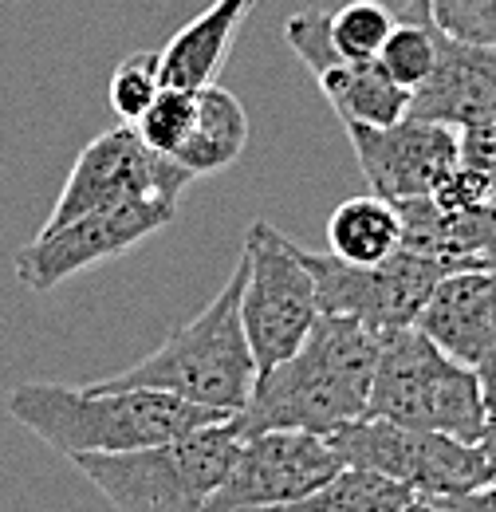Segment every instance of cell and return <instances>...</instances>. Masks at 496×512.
Wrapping results in <instances>:
<instances>
[{
	"label": "cell",
	"instance_id": "1",
	"mask_svg": "<svg viewBox=\"0 0 496 512\" xmlns=\"http://www.w3.org/2000/svg\"><path fill=\"white\" fill-rule=\"evenodd\" d=\"M378 343L382 331L367 323L319 312L308 339L256 375L248 402L229 422L241 438L260 430H308L327 438L339 426L367 418Z\"/></svg>",
	"mask_w": 496,
	"mask_h": 512
},
{
	"label": "cell",
	"instance_id": "2",
	"mask_svg": "<svg viewBox=\"0 0 496 512\" xmlns=\"http://www.w3.org/2000/svg\"><path fill=\"white\" fill-rule=\"evenodd\" d=\"M8 414L63 457L158 446L229 418L166 390L99 383H24L8 394Z\"/></svg>",
	"mask_w": 496,
	"mask_h": 512
},
{
	"label": "cell",
	"instance_id": "3",
	"mask_svg": "<svg viewBox=\"0 0 496 512\" xmlns=\"http://www.w3.org/2000/svg\"><path fill=\"white\" fill-rule=\"evenodd\" d=\"M245 276L248 264L241 256L225 288L205 304V312L174 327L166 343L154 347L146 359L130 363L111 379H99V386H150L233 418L256 383V359L241 323Z\"/></svg>",
	"mask_w": 496,
	"mask_h": 512
},
{
	"label": "cell",
	"instance_id": "4",
	"mask_svg": "<svg viewBox=\"0 0 496 512\" xmlns=\"http://www.w3.org/2000/svg\"><path fill=\"white\" fill-rule=\"evenodd\" d=\"M241 434L229 418L126 453H79L75 469L119 512H201L229 477Z\"/></svg>",
	"mask_w": 496,
	"mask_h": 512
},
{
	"label": "cell",
	"instance_id": "5",
	"mask_svg": "<svg viewBox=\"0 0 496 512\" xmlns=\"http://www.w3.org/2000/svg\"><path fill=\"white\" fill-rule=\"evenodd\" d=\"M367 414L402 426L441 430L461 442H481L489 426L477 371L445 355L414 323L382 331Z\"/></svg>",
	"mask_w": 496,
	"mask_h": 512
},
{
	"label": "cell",
	"instance_id": "6",
	"mask_svg": "<svg viewBox=\"0 0 496 512\" xmlns=\"http://www.w3.org/2000/svg\"><path fill=\"white\" fill-rule=\"evenodd\" d=\"M343 465L374 469L398 485H406L414 497H457L469 489L489 485V461L477 442L449 438L441 430L402 426L390 418H359L327 434Z\"/></svg>",
	"mask_w": 496,
	"mask_h": 512
},
{
	"label": "cell",
	"instance_id": "7",
	"mask_svg": "<svg viewBox=\"0 0 496 512\" xmlns=\"http://www.w3.org/2000/svg\"><path fill=\"white\" fill-rule=\"evenodd\" d=\"M245 292L241 323L256 359V375L288 359L319 320V284L300 256V245L288 241L268 221H252L245 233Z\"/></svg>",
	"mask_w": 496,
	"mask_h": 512
},
{
	"label": "cell",
	"instance_id": "8",
	"mask_svg": "<svg viewBox=\"0 0 496 512\" xmlns=\"http://www.w3.org/2000/svg\"><path fill=\"white\" fill-rule=\"evenodd\" d=\"M189 182H193V174L178 158L150 150L142 142V134L130 123H123L83 146L44 229H60L91 209L123 205V201H138V197H158V201L178 205Z\"/></svg>",
	"mask_w": 496,
	"mask_h": 512
},
{
	"label": "cell",
	"instance_id": "9",
	"mask_svg": "<svg viewBox=\"0 0 496 512\" xmlns=\"http://www.w3.org/2000/svg\"><path fill=\"white\" fill-rule=\"evenodd\" d=\"M304 264L319 284V312L351 316L374 331L410 327L426 308L434 284L445 268L426 253L398 249L378 264H351L335 253H308L300 249Z\"/></svg>",
	"mask_w": 496,
	"mask_h": 512
},
{
	"label": "cell",
	"instance_id": "10",
	"mask_svg": "<svg viewBox=\"0 0 496 512\" xmlns=\"http://www.w3.org/2000/svg\"><path fill=\"white\" fill-rule=\"evenodd\" d=\"M174 213H178V205H170V201L138 197V201H123V205L91 209L60 229H40L16 253V280L32 292H48L99 260L130 253L134 245H142L146 237L166 229L174 221Z\"/></svg>",
	"mask_w": 496,
	"mask_h": 512
},
{
	"label": "cell",
	"instance_id": "11",
	"mask_svg": "<svg viewBox=\"0 0 496 512\" xmlns=\"http://www.w3.org/2000/svg\"><path fill=\"white\" fill-rule=\"evenodd\" d=\"M339 469H343V457L323 434L260 430L241 442V453H237L229 477L205 501L201 512H256L288 505L311 489H319Z\"/></svg>",
	"mask_w": 496,
	"mask_h": 512
},
{
	"label": "cell",
	"instance_id": "12",
	"mask_svg": "<svg viewBox=\"0 0 496 512\" xmlns=\"http://www.w3.org/2000/svg\"><path fill=\"white\" fill-rule=\"evenodd\" d=\"M343 127L371 193L386 201L430 197L461 166L457 130L445 123L406 115L390 127H367V123H343Z\"/></svg>",
	"mask_w": 496,
	"mask_h": 512
},
{
	"label": "cell",
	"instance_id": "13",
	"mask_svg": "<svg viewBox=\"0 0 496 512\" xmlns=\"http://www.w3.org/2000/svg\"><path fill=\"white\" fill-rule=\"evenodd\" d=\"M422 4V0H418ZM410 115L461 130L496 115V44H469L437 28V60L414 91Z\"/></svg>",
	"mask_w": 496,
	"mask_h": 512
},
{
	"label": "cell",
	"instance_id": "14",
	"mask_svg": "<svg viewBox=\"0 0 496 512\" xmlns=\"http://www.w3.org/2000/svg\"><path fill=\"white\" fill-rule=\"evenodd\" d=\"M414 327L457 363L477 367L496 347V276L489 268L445 272Z\"/></svg>",
	"mask_w": 496,
	"mask_h": 512
},
{
	"label": "cell",
	"instance_id": "15",
	"mask_svg": "<svg viewBox=\"0 0 496 512\" xmlns=\"http://www.w3.org/2000/svg\"><path fill=\"white\" fill-rule=\"evenodd\" d=\"M252 8H256V0H213L186 28H178L170 36V44L158 52L162 87L201 91V87L217 83L221 67L229 60V48Z\"/></svg>",
	"mask_w": 496,
	"mask_h": 512
},
{
	"label": "cell",
	"instance_id": "16",
	"mask_svg": "<svg viewBox=\"0 0 496 512\" xmlns=\"http://www.w3.org/2000/svg\"><path fill=\"white\" fill-rule=\"evenodd\" d=\"M319 91L335 107L343 123H367V127H390L410 115L414 91L402 87L378 60H335L327 71L315 75Z\"/></svg>",
	"mask_w": 496,
	"mask_h": 512
},
{
	"label": "cell",
	"instance_id": "17",
	"mask_svg": "<svg viewBox=\"0 0 496 512\" xmlns=\"http://www.w3.org/2000/svg\"><path fill=\"white\" fill-rule=\"evenodd\" d=\"M248 146V111L241 99L217 83L197 91V123L174 154L193 178H209L229 170Z\"/></svg>",
	"mask_w": 496,
	"mask_h": 512
},
{
	"label": "cell",
	"instance_id": "18",
	"mask_svg": "<svg viewBox=\"0 0 496 512\" xmlns=\"http://www.w3.org/2000/svg\"><path fill=\"white\" fill-rule=\"evenodd\" d=\"M327 241H331V253L351 260V264H378V260L394 256L402 249L398 205L378 193L347 197L343 205H335V213L327 221Z\"/></svg>",
	"mask_w": 496,
	"mask_h": 512
},
{
	"label": "cell",
	"instance_id": "19",
	"mask_svg": "<svg viewBox=\"0 0 496 512\" xmlns=\"http://www.w3.org/2000/svg\"><path fill=\"white\" fill-rule=\"evenodd\" d=\"M414 501V493L374 469L359 465H343L335 477H327L319 489H311L304 497L288 501V505H272V509L256 512H398Z\"/></svg>",
	"mask_w": 496,
	"mask_h": 512
},
{
	"label": "cell",
	"instance_id": "20",
	"mask_svg": "<svg viewBox=\"0 0 496 512\" xmlns=\"http://www.w3.org/2000/svg\"><path fill=\"white\" fill-rule=\"evenodd\" d=\"M434 60H437V24L430 20V12L414 0V4L406 8V16L394 24L390 40L382 44L378 64L386 67L402 87L418 91V87L430 79Z\"/></svg>",
	"mask_w": 496,
	"mask_h": 512
},
{
	"label": "cell",
	"instance_id": "21",
	"mask_svg": "<svg viewBox=\"0 0 496 512\" xmlns=\"http://www.w3.org/2000/svg\"><path fill=\"white\" fill-rule=\"evenodd\" d=\"M394 24L398 20L382 0H351L331 12V40L347 60H378Z\"/></svg>",
	"mask_w": 496,
	"mask_h": 512
},
{
	"label": "cell",
	"instance_id": "22",
	"mask_svg": "<svg viewBox=\"0 0 496 512\" xmlns=\"http://www.w3.org/2000/svg\"><path fill=\"white\" fill-rule=\"evenodd\" d=\"M197 123V91L186 87H162L154 95V103L146 107V115L134 123V130L142 134V142L158 154H178L182 142L189 138V130Z\"/></svg>",
	"mask_w": 496,
	"mask_h": 512
},
{
	"label": "cell",
	"instance_id": "23",
	"mask_svg": "<svg viewBox=\"0 0 496 512\" xmlns=\"http://www.w3.org/2000/svg\"><path fill=\"white\" fill-rule=\"evenodd\" d=\"M162 91V60L158 52H134L111 75V107L123 123H138L146 115V107L154 103V95Z\"/></svg>",
	"mask_w": 496,
	"mask_h": 512
},
{
	"label": "cell",
	"instance_id": "24",
	"mask_svg": "<svg viewBox=\"0 0 496 512\" xmlns=\"http://www.w3.org/2000/svg\"><path fill=\"white\" fill-rule=\"evenodd\" d=\"M441 32L469 40V44H496V0H422Z\"/></svg>",
	"mask_w": 496,
	"mask_h": 512
},
{
	"label": "cell",
	"instance_id": "25",
	"mask_svg": "<svg viewBox=\"0 0 496 512\" xmlns=\"http://www.w3.org/2000/svg\"><path fill=\"white\" fill-rule=\"evenodd\" d=\"M284 40H288V48L300 56V64L308 67L311 75L327 71L335 60H343V52H339L335 40H331V16L319 12V8L296 12V16L284 24Z\"/></svg>",
	"mask_w": 496,
	"mask_h": 512
},
{
	"label": "cell",
	"instance_id": "26",
	"mask_svg": "<svg viewBox=\"0 0 496 512\" xmlns=\"http://www.w3.org/2000/svg\"><path fill=\"white\" fill-rule=\"evenodd\" d=\"M493 193H496V186L489 182V178H481V174L469 170V166H457V170H453L430 197L437 201V209H445V213H465V209L489 205Z\"/></svg>",
	"mask_w": 496,
	"mask_h": 512
},
{
	"label": "cell",
	"instance_id": "27",
	"mask_svg": "<svg viewBox=\"0 0 496 512\" xmlns=\"http://www.w3.org/2000/svg\"><path fill=\"white\" fill-rule=\"evenodd\" d=\"M457 158L496 186V115L457 130Z\"/></svg>",
	"mask_w": 496,
	"mask_h": 512
},
{
	"label": "cell",
	"instance_id": "28",
	"mask_svg": "<svg viewBox=\"0 0 496 512\" xmlns=\"http://www.w3.org/2000/svg\"><path fill=\"white\" fill-rule=\"evenodd\" d=\"M441 509L445 512H496V485H481V489H469V493H457V497H441Z\"/></svg>",
	"mask_w": 496,
	"mask_h": 512
},
{
	"label": "cell",
	"instance_id": "29",
	"mask_svg": "<svg viewBox=\"0 0 496 512\" xmlns=\"http://www.w3.org/2000/svg\"><path fill=\"white\" fill-rule=\"evenodd\" d=\"M477 371V383H481V398H485V410L489 418H496V347L473 367Z\"/></svg>",
	"mask_w": 496,
	"mask_h": 512
},
{
	"label": "cell",
	"instance_id": "30",
	"mask_svg": "<svg viewBox=\"0 0 496 512\" xmlns=\"http://www.w3.org/2000/svg\"><path fill=\"white\" fill-rule=\"evenodd\" d=\"M477 446L485 449V461H489V485H496V418H489V426H485Z\"/></svg>",
	"mask_w": 496,
	"mask_h": 512
},
{
	"label": "cell",
	"instance_id": "31",
	"mask_svg": "<svg viewBox=\"0 0 496 512\" xmlns=\"http://www.w3.org/2000/svg\"><path fill=\"white\" fill-rule=\"evenodd\" d=\"M398 512H445V509H441V501H430V497H414L406 509H398Z\"/></svg>",
	"mask_w": 496,
	"mask_h": 512
},
{
	"label": "cell",
	"instance_id": "32",
	"mask_svg": "<svg viewBox=\"0 0 496 512\" xmlns=\"http://www.w3.org/2000/svg\"><path fill=\"white\" fill-rule=\"evenodd\" d=\"M489 272L496 276V253H493V260H489Z\"/></svg>",
	"mask_w": 496,
	"mask_h": 512
},
{
	"label": "cell",
	"instance_id": "33",
	"mask_svg": "<svg viewBox=\"0 0 496 512\" xmlns=\"http://www.w3.org/2000/svg\"><path fill=\"white\" fill-rule=\"evenodd\" d=\"M493 201H496V193H493Z\"/></svg>",
	"mask_w": 496,
	"mask_h": 512
}]
</instances>
